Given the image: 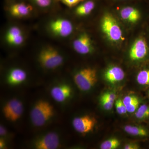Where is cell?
<instances>
[{"label":"cell","instance_id":"6da1fadb","mask_svg":"<svg viewBox=\"0 0 149 149\" xmlns=\"http://www.w3.org/2000/svg\"><path fill=\"white\" fill-rule=\"evenodd\" d=\"M55 115L54 106L47 100L40 99L32 105L29 117L33 126L41 128L49 123L54 119Z\"/></svg>","mask_w":149,"mask_h":149},{"label":"cell","instance_id":"7a4b0ae2","mask_svg":"<svg viewBox=\"0 0 149 149\" xmlns=\"http://www.w3.org/2000/svg\"><path fill=\"white\" fill-rule=\"evenodd\" d=\"M38 60L44 69L52 70L61 66L64 61V57L58 50L52 47L43 48L38 54Z\"/></svg>","mask_w":149,"mask_h":149},{"label":"cell","instance_id":"3957f363","mask_svg":"<svg viewBox=\"0 0 149 149\" xmlns=\"http://www.w3.org/2000/svg\"><path fill=\"white\" fill-rule=\"evenodd\" d=\"M101 27L103 33L112 42L117 43L123 40L122 29L116 19L111 14H105L103 17Z\"/></svg>","mask_w":149,"mask_h":149},{"label":"cell","instance_id":"277c9868","mask_svg":"<svg viewBox=\"0 0 149 149\" xmlns=\"http://www.w3.org/2000/svg\"><path fill=\"white\" fill-rule=\"evenodd\" d=\"M73 80L80 91L88 92L91 90L97 83V71L92 68H83L74 74Z\"/></svg>","mask_w":149,"mask_h":149},{"label":"cell","instance_id":"5b68a950","mask_svg":"<svg viewBox=\"0 0 149 149\" xmlns=\"http://www.w3.org/2000/svg\"><path fill=\"white\" fill-rule=\"evenodd\" d=\"M59 134L55 131H48L40 134L31 141V146L35 149H56L61 147Z\"/></svg>","mask_w":149,"mask_h":149},{"label":"cell","instance_id":"8992f818","mask_svg":"<svg viewBox=\"0 0 149 149\" xmlns=\"http://www.w3.org/2000/svg\"><path fill=\"white\" fill-rule=\"evenodd\" d=\"M24 105L20 99L13 97L5 102L2 107L3 116L7 120L12 123L18 121L23 115Z\"/></svg>","mask_w":149,"mask_h":149},{"label":"cell","instance_id":"52a82bcc","mask_svg":"<svg viewBox=\"0 0 149 149\" xmlns=\"http://www.w3.org/2000/svg\"><path fill=\"white\" fill-rule=\"evenodd\" d=\"M129 56L133 61H143L149 59L148 37L142 35L138 37L130 48Z\"/></svg>","mask_w":149,"mask_h":149},{"label":"cell","instance_id":"ba28073f","mask_svg":"<svg viewBox=\"0 0 149 149\" xmlns=\"http://www.w3.org/2000/svg\"><path fill=\"white\" fill-rule=\"evenodd\" d=\"M50 95L56 102L65 104L71 97L72 90L70 85L65 82L54 84L50 89Z\"/></svg>","mask_w":149,"mask_h":149},{"label":"cell","instance_id":"9c48e42d","mask_svg":"<svg viewBox=\"0 0 149 149\" xmlns=\"http://www.w3.org/2000/svg\"><path fill=\"white\" fill-rule=\"evenodd\" d=\"M96 123V118L89 115L74 118L72 122L74 130L82 134H87L93 131Z\"/></svg>","mask_w":149,"mask_h":149},{"label":"cell","instance_id":"30bf717a","mask_svg":"<svg viewBox=\"0 0 149 149\" xmlns=\"http://www.w3.org/2000/svg\"><path fill=\"white\" fill-rule=\"evenodd\" d=\"M49 28L56 36L61 37H68L73 32L72 22L63 18H58L51 22Z\"/></svg>","mask_w":149,"mask_h":149},{"label":"cell","instance_id":"8fae6325","mask_svg":"<svg viewBox=\"0 0 149 149\" xmlns=\"http://www.w3.org/2000/svg\"><path fill=\"white\" fill-rule=\"evenodd\" d=\"M72 46L74 51L80 54H88L93 50L91 37L86 33H82L75 39L72 43Z\"/></svg>","mask_w":149,"mask_h":149},{"label":"cell","instance_id":"7c38bea8","mask_svg":"<svg viewBox=\"0 0 149 149\" xmlns=\"http://www.w3.org/2000/svg\"><path fill=\"white\" fill-rule=\"evenodd\" d=\"M27 78V74L25 70L19 68H14L9 71L6 82L11 87H17L25 83Z\"/></svg>","mask_w":149,"mask_h":149},{"label":"cell","instance_id":"4fadbf2b","mask_svg":"<svg viewBox=\"0 0 149 149\" xmlns=\"http://www.w3.org/2000/svg\"><path fill=\"white\" fill-rule=\"evenodd\" d=\"M9 11L15 17H22L32 12L33 7L30 3L24 1H17L11 3L8 7Z\"/></svg>","mask_w":149,"mask_h":149},{"label":"cell","instance_id":"5bb4252c","mask_svg":"<svg viewBox=\"0 0 149 149\" xmlns=\"http://www.w3.org/2000/svg\"><path fill=\"white\" fill-rule=\"evenodd\" d=\"M121 18L127 22L135 23L142 18V13L139 10L132 6H126L121 9L120 12Z\"/></svg>","mask_w":149,"mask_h":149},{"label":"cell","instance_id":"9a60e30c","mask_svg":"<svg viewBox=\"0 0 149 149\" xmlns=\"http://www.w3.org/2000/svg\"><path fill=\"white\" fill-rule=\"evenodd\" d=\"M24 39L23 32L17 26L11 27L6 35L7 42L12 45H20L24 42Z\"/></svg>","mask_w":149,"mask_h":149},{"label":"cell","instance_id":"2e32d148","mask_svg":"<svg viewBox=\"0 0 149 149\" xmlns=\"http://www.w3.org/2000/svg\"><path fill=\"white\" fill-rule=\"evenodd\" d=\"M125 75L122 68L118 66H112L108 68L105 72L104 78L109 83L113 84L122 81Z\"/></svg>","mask_w":149,"mask_h":149},{"label":"cell","instance_id":"e0dca14e","mask_svg":"<svg viewBox=\"0 0 149 149\" xmlns=\"http://www.w3.org/2000/svg\"><path fill=\"white\" fill-rule=\"evenodd\" d=\"M95 7V3L93 0L84 1L77 6L75 12L77 15L85 16L91 13Z\"/></svg>","mask_w":149,"mask_h":149},{"label":"cell","instance_id":"ac0fdd59","mask_svg":"<svg viewBox=\"0 0 149 149\" xmlns=\"http://www.w3.org/2000/svg\"><path fill=\"white\" fill-rule=\"evenodd\" d=\"M127 112L133 113L136 111L139 107L140 100L139 98L134 95L125 96L123 100Z\"/></svg>","mask_w":149,"mask_h":149},{"label":"cell","instance_id":"d6986e66","mask_svg":"<svg viewBox=\"0 0 149 149\" xmlns=\"http://www.w3.org/2000/svg\"><path fill=\"white\" fill-rule=\"evenodd\" d=\"M124 130L132 136L141 137H147L149 136V130L142 126L126 125L124 127Z\"/></svg>","mask_w":149,"mask_h":149},{"label":"cell","instance_id":"ffe728a7","mask_svg":"<svg viewBox=\"0 0 149 149\" xmlns=\"http://www.w3.org/2000/svg\"><path fill=\"white\" fill-rule=\"evenodd\" d=\"M136 80L139 85L149 87V66L141 69L137 75Z\"/></svg>","mask_w":149,"mask_h":149},{"label":"cell","instance_id":"44dd1931","mask_svg":"<svg viewBox=\"0 0 149 149\" xmlns=\"http://www.w3.org/2000/svg\"><path fill=\"white\" fill-rule=\"evenodd\" d=\"M136 118L140 120H145L149 119V105L144 104L141 105L136 110L135 113Z\"/></svg>","mask_w":149,"mask_h":149},{"label":"cell","instance_id":"7402d4cb","mask_svg":"<svg viewBox=\"0 0 149 149\" xmlns=\"http://www.w3.org/2000/svg\"><path fill=\"white\" fill-rule=\"evenodd\" d=\"M120 142L118 139L112 138L106 140L103 142L100 148L102 149H115L120 146Z\"/></svg>","mask_w":149,"mask_h":149},{"label":"cell","instance_id":"603a6c76","mask_svg":"<svg viewBox=\"0 0 149 149\" xmlns=\"http://www.w3.org/2000/svg\"><path fill=\"white\" fill-rule=\"evenodd\" d=\"M37 6L42 8L50 7L53 4L54 0H32Z\"/></svg>","mask_w":149,"mask_h":149},{"label":"cell","instance_id":"cb8c5ba5","mask_svg":"<svg viewBox=\"0 0 149 149\" xmlns=\"http://www.w3.org/2000/svg\"><path fill=\"white\" fill-rule=\"evenodd\" d=\"M116 111L119 114H125L127 112L125 105L120 99L117 100L115 103Z\"/></svg>","mask_w":149,"mask_h":149},{"label":"cell","instance_id":"d4e9b609","mask_svg":"<svg viewBox=\"0 0 149 149\" xmlns=\"http://www.w3.org/2000/svg\"><path fill=\"white\" fill-rule=\"evenodd\" d=\"M65 5L68 7L73 8L77 6L80 3L83 2L85 0H59Z\"/></svg>","mask_w":149,"mask_h":149},{"label":"cell","instance_id":"484cf974","mask_svg":"<svg viewBox=\"0 0 149 149\" xmlns=\"http://www.w3.org/2000/svg\"><path fill=\"white\" fill-rule=\"evenodd\" d=\"M100 102L104 109L106 110H109L112 108L113 102L110 101L104 97L101 96L100 97Z\"/></svg>","mask_w":149,"mask_h":149},{"label":"cell","instance_id":"4316f807","mask_svg":"<svg viewBox=\"0 0 149 149\" xmlns=\"http://www.w3.org/2000/svg\"><path fill=\"white\" fill-rule=\"evenodd\" d=\"M102 96L106 98L113 103L116 97V95L114 93H111V92H107L104 93Z\"/></svg>","mask_w":149,"mask_h":149},{"label":"cell","instance_id":"83f0119b","mask_svg":"<svg viewBox=\"0 0 149 149\" xmlns=\"http://www.w3.org/2000/svg\"><path fill=\"white\" fill-rule=\"evenodd\" d=\"M0 136L1 138H6L8 137V131L5 126L1 124L0 126Z\"/></svg>","mask_w":149,"mask_h":149},{"label":"cell","instance_id":"f1b7e54d","mask_svg":"<svg viewBox=\"0 0 149 149\" xmlns=\"http://www.w3.org/2000/svg\"><path fill=\"white\" fill-rule=\"evenodd\" d=\"M7 147V142L6 141V139L1 138V139H0V149H6Z\"/></svg>","mask_w":149,"mask_h":149},{"label":"cell","instance_id":"f546056e","mask_svg":"<svg viewBox=\"0 0 149 149\" xmlns=\"http://www.w3.org/2000/svg\"><path fill=\"white\" fill-rule=\"evenodd\" d=\"M140 147L138 144L130 143L125 145L124 147L125 149H138Z\"/></svg>","mask_w":149,"mask_h":149},{"label":"cell","instance_id":"4dcf8cb0","mask_svg":"<svg viewBox=\"0 0 149 149\" xmlns=\"http://www.w3.org/2000/svg\"><path fill=\"white\" fill-rule=\"evenodd\" d=\"M148 38H149V30H148Z\"/></svg>","mask_w":149,"mask_h":149},{"label":"cell","instance_id":"1f68e13d","mask_svg":"<svg viewBox=\"0 0 149 149\" xmlns=\"http://www.w3.org/2000/svg\"><path fill=\"white\" fill-rule=\"evenodd\" d=\"M148 96H149V90H148Z\"/></svg>","mask_w":149,"mask_h":149}]
</instances>
